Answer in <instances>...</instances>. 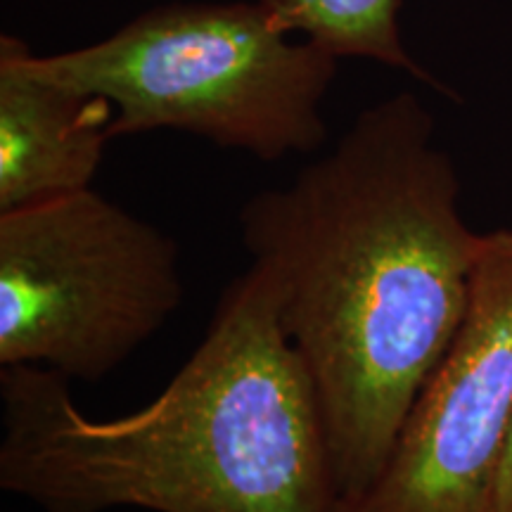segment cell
I'll return each mask as SVG.
<instances>
[{"label":"cell","mask_w":512,"mask_h":512,"mask_svg":"<svg viewBox=\"0 0 512 512\" xmlns=\"http://www.w3.org/2000/svg\"><path fill=\"white\" fill-rule=\"evenodd\" d=\"M280 29L302 31L337 57H366L408 72L446 98L456 93L422 69L401 46V0H259Z\"/></svg>","instance_id":"7"},{"label":"cell","mask_w":512,"mask_h":512,"mask_svg":"<svg viewBox=\"0 0 512 512\" xmlns=\"http://www.w3.org/2000/svg\"><path fill=\"white\" fill-rule=\"evenodd\" d=\"M434 117L399 93L358 114L335 152L240 211L280 323L316 389L342 498L375 482L451 349L484 233L458 207Z\"/></svg>","instance_id":"1"},{"label":"cell","mask_w":512,"mask_h":512,"mask_svg":"<svg viewBox=\"0 0 512 512\" xmlns=\"http://www.w3.org/2000/svg\"><path fill=\"white\" fill-rule=\"evenodd\" d=\"M62 86L112 102L110 138L176 128L275 162L325 143L337 55L287 41L261 3L155 8L95 46L38 57Z\"/></svg>","instance_id":"3"},{"label":"cell","mask_w":512,"mask_h":512,"mask_svg":"<svg viewBox=\"0 0 512 512\" xmlns=\"http://www.w3.org/2000/svg\"><path fill=\"white\" fill-rule=\"evenodd\" d=\"M0 401V489L41 512H337L318 394L256 261L138 411L95 420L41 366L0 368Z\"/></svg>","instance_id":"2"},{"label":"cell","mask_w":512,"mask_h":512,"mask_svg":"<svg viewBox=\"0 0 512 512\" xmlns=\"http://www.w3.org/2000/svg\"><path fill=\"white\" fill-rule=\"evenodd\" d=\"M183 294L176 242L91 188L0 211V368L100 382Z\"/></svg>","instance_id":"4"},{"label":"cell","mask_w":512,"mask_h":512,"mask_svg":"<svg viewBox=\"0 0 512 512\" xmlns=\"http://www.w3.org/2000/svg\"><path fill=\"white\" fill-rule=\"evenodd\" d=\"M31 50L0 38V211L88 190L110 140V100L31 67Z\"/></svg>","instance_id":"6"},{"label":"cell","mask_w":512,"mask_h":512,"mask_svg":"<svg viewBox=\"0 0 512 512\" xmlns=\"http://www.w3.org/2000/svg\"><path fill=\"white\" fill-rule=\"evenodd\" d=\"M512 434V228L484 233L472 299L373 484L337 512H501Z\"/></svg>","instance_id":"5"},{"label":"cell","mask_w":512,"mask_h":512,"mask_svg":"<svg viewBox=\"0 0 512 512\" xmlns=\"http://www.w3.org/2000/svg\"><path fill=\"white\" fill-rule=\"evenodd\" d=\"M501 512H512V434L501 475Z\"/></svg>","instance_id":"8"}]
</instances>
